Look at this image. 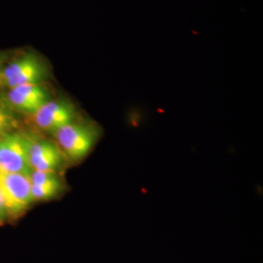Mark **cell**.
<instances>
[{"mask_svg": "<svg viewBox=\"0 0 263 263\" xmlns=\"http://www.w3.org/2000/svg\"><path fill=\"white\" fill-rule=\"evenodd\" d=\"M52 136L67 162L79 163L94 149L103 136V129L93 120L79 117Z\"/></svg>", "mask_w": 263, "mask_h": 263, "instance_id": "1", "label": "cell"}, {"mask_svg": "<svg viewBox=\"0 0 263 263\" xmlns=\"http://www.w3.org/2000/svg\"><path fill=\"white\" fill-rule=\"evenodd\" d=\"M51 73L47 61L35 52L22 54L2 68L0 88L45 83Z\"/></svg>", "mask_w": 263, "mask_h": 263, "instance_id": "2", "label": "cell"}, {"mask_svg": "<svg viewBox=\"0 0 263 263\" xmlns=\"http://www.w3.org/2000/svg\"><path fill=\"white\" fill-rule=\"evenodd\" d=\"M28 165L31 171L62 173L68 163L55 141L33 132H25Z\"/></svg>", "mask_w": 263, "mask_h": 263, "instance_id": "3", "label": "cell"}, {"mask_svg": "<svg viewBox=\"0 0 263 263\" xmlns=\"http://www.w3.org/2000/svg\"><path fill=\"white\" fill-rule=\"evenodd\" d=\"M31 117L37 129L52 135L60 128L73 122L80 115L70 99L60 97L51 99Z\"/></svg>", "mask_w": 263, "mask_h": 263, "instance_id": "4", "label": "cell"}, {"mask_svg": "<svg viewBox=\"0 0 263 263\" xmlns=\"http://www.w3.org/2000/svg\"><path fill=\"white\" fill-rule=\"evenodd\" d=\"M53 99V94L45 83L22 85L9 89L2 103L13 112L32 116L38 109Z\"/></svg>", "mask_w": 263, "mask_h": 263, "instance_id": "5", "label": "cell"}, {"mask_svg": "<svg viewBox=\"0 0 263 263\" xmlns=\"http://www.w3.org/2000/svg\"><path fill=\"white\" fill-rule=\"evenodd\" d=\"M0 190L9 217L21 216L33 203L31 183L26 175L0 173Z\"/></svg>", "mask_w": 263, "mask_h": 263, "instance_id": "6", "label": "cell"}, {"mask_svg": "<svg viewBox=\"0 0 263 263\" xmlns=\"http://www.w3.org/2000/svg\"><path fill=\"white\" fill-rule=\"evenodd\" d=\"M30 172L25 132L17 130L0 139V173L28 176Z\"/></svg>", "mask_w": 263, "mask_h": 263, "instance_id": "7", "label": "cell"}, {"mask_svg": "<svg viewBox=\"0 0 263 263\" xmlns=\"http://www.w3.org/2000/svg\"><path fill=\"white\" fill-rule=\"evenodd\" d=\"M66 189L65 180H61L54 183L31 184V197L33 202L36 201H48L60 196Z\"/></svg>", "mask_w": 263, "mask_h": 263, "instance_id": "8", "label": "cell"}, {"mask_svg": "<svg viewBox=\"0 0 263 263\" xmlns=\"http://www.w3.org/2000/svg\"><path fill=\"white\" fill-rule=\"evenodd\" d=\"M19 121L13 112L2 102H0V139L12 132L17 131Z\"/></svg>", "mask_w": 263, "mask_h": 263, "instance_id": "9", "label": "cell"}, {"mask_svg": "<svg viewBox=\"0 0 263 263\" xmlns=\"http://www.w3.org/2000/svg\"><path fill=\"white\" fill-rule=\"evenodd\" d=\"M8 218H9V215L7 212V208H6L4 199H3L1 190H0V224L3 223L4 221H6Z\"/></svg>", "mask_w": 263, "mask_h": 263, "instance_id": "10", "label": "cell"}, {"mask_svg": "<svg viewBox=\"0 0 263 263\" xmlns=\"http://www.w3.org/2000/svg\"><path fill=\"white\" fill-rule=\"evenodd\" d=\"M5 66V59H4V55L0 53V74H1L2 68H3V66Z\"/></svg>", "mask_w": 263, "mask_h": 263, "instance_id": "11", "label": "cell"}]
</instances>
